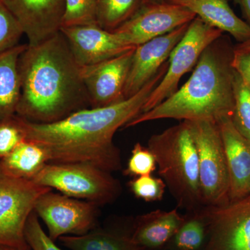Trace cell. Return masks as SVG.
I'll list each match as a JSON object with an SVG mask.
<instances>
[{
	"mask_svg": "<svg viewBox=\"0 0 250 250\" xmlns=\"http://www.w3.org/2000/svg\"><path fill=\"white\" fill-rule=\"evenodd\" d=\"M167 65L168 62L139 93L114 104L83 108L51 123H33L21 117L26 139L41 146L51 163H83L109 172L121 170V152L113 136L143 113Z\"/></svg>",
	"mask_w": 250,
	"mask_h": 250,
	"instance_id": "cell-1",
	"label": "cell"
},
{
	"mask_svg": "<svg viewBox=\"0 0 250 250\" xmlns=\"http://www.w3.org/2000/svg\"><path fill=\"white\" fill-rule=\"evenodd\" d=\"M18 69V116L33 123H51L90 108L81 67L61 31L35 45L27 44Z\"/></svg>",
	"mask_w": 250,
	"mask_h": 250,
	"instance_id": "cell-2",
	"label": "cell"
},
{
	"mask_svg": "<svg viewBox=\"0 0 250 250\" xmlns=\"http://www.w3.org/2000/svg\"><path fill=\"white\" fill-rule=\"evenodd\" d=\"M233 56V48L222 36L204 51L191 76L180 88L125 127L161 119L216 121L221 117L232 116Z\"/></svg>",
	"mask_w": 250,
	"mask_h": 250,
	"instance_id": "cell-3",
	"label": "cell"
},
{
	"mask_svg": "<svg viewBox=\"0 0 250 250\" xmlns=\"http://www.w3.org/2000/svg\"><path fill=\"white\" fill-rule=\"evenodd\" d=\"M148 148L154 154L159 174L177 205L188 211L202 204L199 179L198 156L187 121L153 135Z\"/></svg>",
	"mask_w": 250,
	"mask_h": 250,
	"instance_id": "cell-4",
	"label": "cell"
},
{
	"mask_svg": "<svg viewBox=\"0 0 250 250\" xmlns=\"http://www.w3.org/2000/svg\"><path fill=\"white\" fill-rule=\"evenodd\" d=\"M31 181L97 206L111 203L122 192L121 183L111 172L83 163L47 164Z\"/></svg>",
	"mask_w": 250,
	"mask_h": 250,
	"instance_id": "cell-5",
	"label": "cell"
},
{
	"mask_svg": "<svg viewBox=\"0 0 250 250\" xmlns=\"http://www.w3.org/2000/svg\"><path fill=\"white\" fill-rule=\"evenodd\" d=\"M187 122L197 147L203 206L228 203L230 201L229 177L218 124L210 120Z\"/></svg>",
	"mask_w": 250,
	"mask_h": 250,
	"instance_id": "cell-6",
	"label": "cell"
},
{
	"mask_svg": "<svg viewBox=\"0 0 250 250\" xmlns=\"http://www.w3.org/2000/svg\"><path fill=\"white\" fill-rule=\"evenodd\" d=\"M223 33L200 18H195L171 53L166 75L149 95L143 113L155 107L173 95L178 90L182 77L195 67L204 51L221 37Z\"/></svg>",
	"mask_w": 250,
	"mask_h": 250,
	"instance_id": "cell-7",
	"label": "cell"
},
{
	"mask_svg": "<svg viewBox=\"0 0 250 250\" xmlns=\"http://www.w3.org/2000/svg\"><path fill=\"white\" fill-rule=\"evenodd\" d=\"M52 189L27 179L0 172V244L21 247L27 244L24 229L36 202Z\"/></svg>",
	"mask_w": 250,
	"mask_h": 250,
	"instance_id": "cell-8",
	"label": "cell"
},
{
	"mask_svg": "<svg viewBox=\"0 0 250 250\" xmlns=\"http://www.w3.org/2000/svg\"><path fill=\"white\" fill-rule=\"evenodd\" d=\"M196 16L167 0L143 1L139 9L113 32L130 47H137L188 24Z\"/></svg>",
	"mask_w": 250,
	"mask_h": 250,
	"instance_id": "cell-9",
	"label": "cell"
},
{
	"mask_svg": "<svg viewBox=\"0 0 250 250\" xmlns=\"http://www.w3.org/2000/svg\"><path fill=\"white\" fill-rule=\"evenodd\" d=\"M200 210L208 226L203 250H250V195Z\"/></svg>",
	"mask_w": 250,
	"mask_h": 250,
	"instance_id": "cell-10",
	"label": "cell"
},
{
	"mask_svg": "<svg viewBox=\"0 0 250 250\" xmlns=\"http://www.w3.org/2000/svg\"><path fill=\"white\" fill-rule=\"evenodd\" d=\"M96 206L50 190L38 199L34 211L45 223L51 239L55 241L69 234L90 232L96 222Z\"/></svg>",
	"mask_w": 250,
	"mask_h": 250,
	"instance_id": "cell-11",
	"label": "cell"
},
{
	"mask_svg": "<svg viewBox=\"0 0 250 250\" xmlns=\"http://www.w3.org/2000/svg\"><path fill=\"white\" fill-rule=\"evenodd\" d=\"M135 48L95 65L81 67L90 107H104L125 100V85Z\"/></svg>",
	"mask_w": 250,
	"mask_h": 250,
	"instance_id": "cell-12",
	"label": "cell"
},
{
	"mask_svg": "<svg viewBox=\"0 0 250 250\" xmlns=\"http://www.w3.org/2000/svg\"><path fill=\"white\" fill-rule=\"evenodd\" d=\"M60 31L80 67L104 62L136 47L126 45L116 33L98 24L62 27Z\"/></svg>",
	"mask_w": 250,
	"mask_h": 250,
	"instance_id": "cell-13",
	"label": "cell"
},
{
	"mask_svg": "<svg viewBox=\"0 0 250 250\" xmlns=\"http://www.w3.org/2000/svg\"><path fill=\"white\" fill-rule=\"evenodd\" d=\"M189 24L136 47L125 85V99L139 93L168 62L171 53L184 37Z\"/></svg>",
	"mask_w": 250,
	"mask_h": 250,
	"instance_id": "cell-14",
	"label": "cell"
},
{
	"mask_svg": "<svg viewBox=\"0 0 250 250\" xmlns=\"http://www.w3.org/2000/svg\"><path fill=\"white\" fill-rule=\"evenodd\" d=\"M22 27L29 45H35L60 31L65 0H2Z\"/></svg>",
	"mask_w": 250,
	"mask_h": 250,
	"instance_id": "cell-15",
	"label": "cell"
},
{
	"mask_svg": "<svg viewBox=\"0 0 250 250\" xmlns=\"http://www.w3.org/2000/svg\"><path fill=\"white\" fill-rule=\"evenodd\" d=\"M231 116L217 120L230 184V201L250 195V141L239 132Z\"/></svg>",
	"mask_w": 250,
	"mask_h": 250,
	"instance_id": "cell-16",
	"label": "cell"
},
{
	"mask_svg": "<svg viewBox=\"0 0 250 250\" xmlns=\"http://www.w3.org/2000/svg\"><path fill=\"white\" fill-rule=\"evenodd\" d=\"M190 10L204 22L239 42L250 39V25L233 12L228 0H167Z\"/></svg>",
	"mask_w": 250,
	"mask_h": 250,
	"instance_id": "cell-17",
	"label": "cell"
},
{
	"mask_svg": "<svg viewBox=\"0 0 250 250\" xmlns=\"http://www.w3.org/2000/svg\"><path fill=\"white\" fill-rule=\"evenodd\" d=\"M184 219L176 209L154 210L137 218L130 237L149 250L161 249L170 243Z\"/></svg>",
	"mask_w": 250,
	"mask_h": 250,
	"instance_id": "cell-18",
	"label": "cell"
},
{
	"mask_svg": "<svg viewBox=\"0 0 250 250\" xmlns=\"http://www.w3.org/2000/svg\"><path fill=\"white\" fill-rule=\"evenodd\" d=\"M27 44H19L0 54V121L16 114L21 98L18 62Z\"/></svg>",
	"mask_w": 250,
	"mask_h": 250,
	"instance_id": "cell-19",
	"label": "cell"
},
{
	"mask_svg": "<svg viewBox=\"0 0 250 250\" xmlns=\"http://www.w3.org/2000/svg\"><path fill=\"white\" fill-rule=\"evenodd\" d=\"M49 162L41 146L25 139L0 160V172L15 178L31 180Z\"/></svg>",
	"mask_w": 250,
	"mask_h": 250,
	"instance_id": "cell-20",
	"label": "cell"
},
{
	"mask_svg": "<svg viewBox=\"0 0 250 250\" xmlns=\"http://www.w3.org/2000/svg\"><path fill=\"white\" fill-rule=\"evenodd\" d=\"M59 239L72 250H149L133 241L130 236L103 231L81 236H63Z\"/></svg>",
	"mask_w": 250,
	"mask_h": 250,
	"instance_id": "cell-21",
	"label": "cell"
},
{
	"mask_svg": "<svg viewBox=\"0 0 250 250\" xmlns=\"http://www.w3.org/2000/svg\"><path fill=\"white\" fill-rule=\"evenodd\" d=\"M207 238L208 226L199 209L185 217L184 223L168 244L170 250H203Z\"/></svg>",
	"mask_w": 250,
	"mask_h": 250,
	"instance_id": "cell-22",
	"label": "cell"
},
{
	"mask_svg": "<svg viewBox=\"0 0 250 250\" xmlns=\"http://www.w3.org/2000/svg\"><path fill=\"white\" fill-rule=\"evenodd\" d=\"M143 0H96V19L99 27L114 31L139 9Z\"/></svg>",
	"mask_w": 250,
	"mask_h": 250,
	"instance_id": "cell-23",
	"label": "cell"
},
{
	"mask_svg": "<svg viewBox=\"0 0 250 250\" xmlns=\"http://www.w3.org/2000/svg\"><path fill=\"white\" fill-rule=\"evenodd\" d=\"M232 121L237 129L250 141V85L235 71Z\"/></svg>",
	"mask_w": 250,
	"mask_h": 250,
	"instance_id": "cell-24",
	"label": "cell"
},
{
	"mask_svg": "<svg viewBox=\"0 0 250 250\" xmlns=\"http://www.w3.org/2000/svg\"><path fill=\"white\" fill-rule=\"evenodd\" d=\"M90 24H98L96 0H65L62 27Z\"/></svg>",
	"mask_w": 250,
	"mask_h": 250,
	"instance_id": "cell-25",
	"label": "cell"
},
{
	"mask_svg": "<svg viewBox=\"0 0 250 250\" xmlns=\"http://www.w3.org/2000/svg\"><path fill=\"white\" fill-rule=\"evenodd\" d=\"M22 35L19 22L0 0V54L19 45Z\"/></svg>",
	"mask_w": 250,
	"mask_h": 250,
	"instance_id": "cell-26",
	"label": "cell"
},
{
	"mask_svg": "<svg viewBox=\"0 0 250 250\" xmlns=\"http://www.w3.org/2000/svg\"><path fill=\"white\" fill-rule=\"evenodd\" d=\"M26 139L21 118L18 115L0 121V160Z\"/></svg>",
	"mask_w": 250,
	"mask_h": 250,
	"instance_id": "cell-27",
	"label": "cell"
},
{
	"mask_svg": "<svg viewBox=\"0 0 250 250\" xmlns=\"http://www.w3.org/2000/svg\"><path fill=\"white\" fill-rule=\"evenodd\" d=\"M156 166L155 157L149 148L143 147L141 143H137L131 151L124 174L134 177L151 175L156 170Z\"/></svg>",
	"mask_w": 250,
	"mask_h": 250,
	"instance_id": "cell-28",
	"label": "cell"
},
{
	"mask_svg": "<svg viewBox=\"0 0 250 250\" xmlns=\"http://www.w3.org/2000/svg\"><path fill=\"white\" fill-rule=\"evenodd\" d=\"M129 187L138 198L146 202H156L162 200L166 185L162 179L146 175L130 181Z\"/></svg>",
	"mask_w": 250,
	"mask_h": 250,
	"instance_id": "cell-29",
	"label": "cell"
},
{
	"mask_svg": "<svg viewBox=\"0 0 250 250\" xmlns=\"http://www.w3.org/2000/svg\"><path fill=\"white\" fill-rule=\"evenodd\" d=\"M24 238L32 250H62L43 231L34 210L29 215L26 224Z\"/></svg>",
	"mask_w": 250,
	"mask_h": 250,
	"instance_id": "cell-30",
	"label": "cell"
},
{
	"mask_svg": "<svg viewBox=\"0 0 250 250\" xmlns=\"http://www.w3.org/2000/svg\"><path fill=\"white\" fill-rule=\"evenodd\" d=\"M232 66L235 71L250 85V52L233 53Z\"/></svg>",
	"mask_w": 250,
	"mask_h": 250,
	"instance_id": "cell-31",
	"label": "cell"
},
{
	"mask_svg": "<svg viewBox=\"0 0 250 250\" xmlns=\"http://www.w3.org/2000/svg\"><path fill=\"white\" fill-rule=\"evenodd\" d=\"M233 1L237 4L239 5L243 17L250 25V0H233Z\"/></svg>",
	"mask_w": 250,
	"mask_h": 250,
	"instance_id": "cell-32",
	"label": "cell"
},
{
	"mask_svg": "<svg viewBox=\"0 0 250 250\" xmlns=\"http://www.w3.org/2000/svg\"><path fill=\"white\" fill-rule=\"evenodd\" d=\"M250 52V39L245 42H240L236 47H233V53L243 54Z\"/></svg>",
	"mask_w": 250,
	"mask_h": 250,
	"instance_id": "cell-33",
	"label": "cell"
},
{
	"mask_svg": "<svg viewBox=\"0 0 250 250\" xmlns=\"http://www.w3.org/2000/svg\"><path fill=\"white\" fill-rule=\"evenodd\" d=\"M0 250H32L29 245L21 247H15L6 246V245L0 244Z\"/></svg>",
	"mask_w": 250,
	"mask_h": 250,
	"instance_id": "cell-34",
	"label": "cell"
},
{
	"mask_svg": "<svg viewBox=\"0 0 250 250\" xmlns=\"http://www.w3.org/2000/svg\"><path fill=\"white\" fill-rule=\"evenodd\" d=\"M143 1H160V0H143Z\"/></svg>",
	"mask_w": 250,
	"mask_h": 250,
	"instance_id": "cell-35",
	"label": "cell"
}]
</instances>
